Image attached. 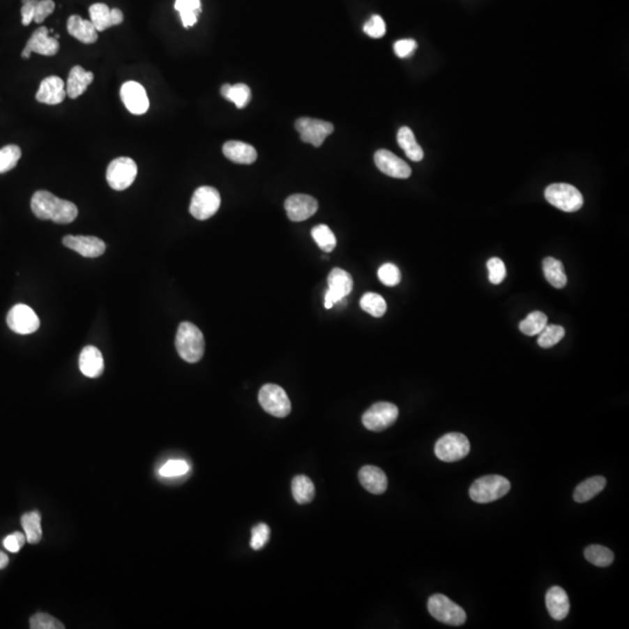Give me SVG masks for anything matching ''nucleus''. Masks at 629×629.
<instances>
[{
    "label": "nucleus",
    "mask_w": 629,
    "mask_h": 629,
    "mask_svg": "<svg viewBox=\"0 0 629 629\" xmlns=\"http://www.w3.org/2000/svg\"><path fill=\"white\" fill-rule=\"evenodd\" d=\"M93 82V74L91 71H86L79 66H75L69 73L66 92L71 99H76L83 95L89 85Z\"/></svg>",
    "instance_id": "393cba45"
},
{
    "label": "nucleus",
    "mask_w": 629,
    "mask_h": 629,
    "mask_svg": "<svg viewBox=\"0 0 629 629\" xmlns=\"http://www.w3.org/2000/svg\"><path fill=\"white\" fill-rule=\"evenodd\" d=\"M547 324H548L547 314L541 311H533L526 319L521 321L520 330L526 336H536L545 329Z\"/></svg>",
    "instance_id": "72a5a7b5"
},
{
    "label": "nucleus",
    "mask_w": 629,
    "mask_h": 629,
    "mask_svg": "<svg viewBox=\"0 0 629 629\" xmlns=\"http://www.w3.org/2000/svg\"><path fill=\"white\" fill-rule=\"evenodd\" d=\"M62 244L84 258H98L107 250V245L102 239L91 236H66Z\"/></svg>",
    "instance_id": "dca6fc26"
},
{
    "label": "nucleus",
    "mask_w": 629,
    "mask_h": 629,
    "mask_svg": "<svg viewBox=\"0 0 629 629\" xmlns=\"http://www.w3.org/2000/svg\"><path fill=\"white\" fill-rule=\"evenodd\" d=\"M545 199L564 213H576L584 204L583 195L568 183L550 184L545 192Z\"/></svg>",
    "instance_id": "20e7f679"
},
{
    "label": "nucleus",
    "mask_w": 629,
    "mask_h": 629,
    "mask_svg": "<svg viewBox=\"0 0 629 629\" xmlns=\"http://www.w3.org/2000/svg\"><path fill=\"white\" fill-rule=\"evenodd\" d=\"M22 526L25 531L26 541L31 545L39 543L43 538L41 515L39 512L26 513L22 516Z\"/></svg>",
    "instance_id": "473e14b6"
},
{
    "label": "nucleus",
    "mask_w": 629,
    "mask_h": 629,
    "mask_svg": "<svg viewBox=\"0 0 629 629\" xmlns=\"http://www.w3.org/2000/svg\"><path fill=\"white\" fill-rule=\"evenodd\" d=\"M220 93L224 98L234 103L238 109L246 107L251 100V89L243 83L238 84H224L220 88Z\"/></svg>",
    "instance_id": "7c9ffc66"
},
{
    "label": "nucleus",
    "mask_w": 629,
    "mask_h": 629,
    "mask_svg": "<svg viewBox=\"0 0 629 629\" xmlns=\"http://www.w3.org/2000/svg\"><path fill=\"white\" fill-rule=\"evenodd\" d=\"M258 399L259 403L262 404L266 413L271 414L273 416L282 418L288 416L291 411L289 397L285 392V389L281 388L280 386L273 384L262 386L259 392Z\"/></svg>",
    "instance_id": "1a4fd4ad"
},
{
    "label": "nucleus",
    "mask_w": 629,
    "mask_h": 629,
    "mask_svg": "<svg viewBox=\"0 0 629 629\" xmlns=\"http://www.w3.org/2000/svg\"><path fill=\"white\" fill-rule=\"evenodd\" d=\"M55 10V3L53 0H38L34 12V22L36 24H43Z\"/></svg>",
    "instance_id": "49530a36"
},
{
    "label": "nucleus",
    "mask_w": 629,
    "mask_h": 629,
    "mask_svg": "<svg viewBox=\"0 0 629 629\" xmlns=\"http://www.w3.org/2000/svg\"><path fill=\"white\" fill-rule=\"evenodd\" d=\"M29 626L32 629H64L62 622L47 613H38L29 619Z\"/></svg>",
    "instance_id": "a19ab883"
},
{
    "label": "nucleus",
    "mask_w": 629,
    "mask_h": 629,
    "mask_svg": "<svg viewBox=\"0 0 629 629\" xmlns=\"http://www.w3.org/2000/svg\"><path fill=\"white\" fill-rule=\"evenodd\" d=\"M33 213L39 220H52L56 224H70L77 218L78 209L73 202L56 197L50 191L39 190L31 201Z\"/></svg>",
    "instance_id": "f257e3e1"
},
{
    "label": "nucleus",
    "mask_w": 629,
    "mask_h": 629,
    "mask_svg": "<svg viewBox=\"0 0 629 629\" xmlns=\"http://www.w3.org/2000/svg\"><path fill=\"white\" fill-rule=\"evenodd\" d=\"M121 98L124 103L125 107L131 114L140 116L149 111V99L147 97V92L138 82H126L121 85Z\"/></svg>",
    "instance_id": "2eb2a0df"
},
{
    "label": "nucleus",
    "mask_w": 629,
    "mask_h": 629,
    "mask_svg": "<svg viewBox=\"0 0 629 629\" xmlns=\"http://www.w3.org/2000/svg\"><path fill=\"white\" fill-rule=\"evenodd\" d=\"M416 48V41L410 39L400 40V41H397V43H395V45H394V52H395L396 55L401 57V59H404V57L413 55V53Z\"/></svg>",
    "instance_id": "09e8293b"
},
{
    "label": "nucleus",
    "mask_w": 629,
    "mask_h": 629,
    "mask_svg": "<svg viewBox=\"0 0 629 629\" xmlns=\"http://www.w3.org/2000/svg\"><path fill=\"white\" fill-rule=\"evenodd\" d=\"M271 529L265 523H259L252 529L251 547L253 550H260L268 542Z\"/></svg>",
    "instance_id": "37998d69"
},
{
    "label": "nucleus",
    "mask_w": 629,
    "mask_h": 629,
    "mask_svg": "<svg viewBox=\"0 0 629 629\" xmlns=\"http://www.w3.org/2000/svg\"><path fill=\"white\" fill-rule=\"evenodd\" d=\"M66 96L67 92L63 79L57 76H50L43 79L36 97L38 102L48 105H57L63 102Z\"/></svg>",
    "instance_id": "aec40b11"
},
{
    "label": "nucleus",
    "mask_w": 629,
    "mask_h": 629,
    "mask_svg": "<svg viewBox=\"0 0 629 629\" xmlns=\"http://www.w3.org/2000/svg\"><path fill=\"white\" fill-rule=\"evenodd\" d=\"M329 288L324 295V307L331 309L335 304L347 298V295L354 289L352 276L342 268H333L328 276Z\"/></svg>",
    "instance_id": "9b49d317"
},
{
    "label": "nucleus",
    "mask_w": 629,
    "mask_h": 629,
    "mask_svg": "<svg viewBox=\"0 0 629 629\" xmlns=\"http://www.w3.org/2000/svg\"><path fill=\"white\" fill-rule=\"evenodd\" d=\"M68 33L75 39L85 43L91 45L98 40V31L91 22L84 20L79 15H74L69 17L67 22Z\"/></svg>",
    "instance_id": "5701e85b"
},
{
    "label": "nucleus",
    "mask_w": 629,
    "mask_h": 629,
    "mask_svg": "<svg viewBox=\"0 0 629 629\" xmlns=\"http://www.w3.org/2000/svg\"><path fill=\"white\" fill-rule=\"evenodd\" d=\"M22 158V149L17 145H8L0 149V174L8 173L17 166Z\"/></svg>",
    "instance_id": "58836bf2"
},
{
    "label": "nucleus",
    "mask_w": 629,
    "mask_h": 629,
    "mask_svg": "<svg viewBox=\"0 0 629 629\" xmlns=\"http://www.w3.org/2000/svg\"><path fill=\"white\" fill-rule=\"evenodd\" d=\"M90 22L93 24L98 32L111 29L114 26L121 25L124 22V15L119 8H110L107 5L93 4L89 8Z\"/></svg>",
    "instance_id": "6ab92c4d"
},
{
    "label": "nucleus",
    "mask_w": 629,
    "mask_h": 629,
    "mask_svg": "<svg viewBox=\"0 0 629 629\" xmlns=\"http://www.w3.org/2000/svg\"><path fill=\"white\" fill-rule=\"evenodd\" d=\"M22 25L29 26L34 20V12H36L38 0H22Z\"/></svg>",
    "instance_id": "8fccbe9b"
},
{
    "label": "nucleus",
    "mask_w": 629,
    "mask_h": 629,
    "mask_svg": "<svg viewBox=\"0 0 629 629\" xmlns=\"http://www.w3.org/2000/svg\"><path fill=\"white\" fill-rule=\"evenodd\" d=\"M224 156L234 163L251 165L255 162L258 154L255 147L241 142H227L223 146Z\"/></svg>",
    "instance_id": "a878e982"
},
{
    "label": "nucleus",
    "mask_w": 629,
    "mask_h": 629,
    "mask_svg": "<svg viewBox=\"0 0 629 629\" xmlns=\"http://www.w3.org/2000/svg\"><path fill=\"white\" fill-rule=\"evenodd\" d=\"M605 486H606V479L604 477L596 476V477L589 478L577 486L575 493H573V499H575V501L579 502V503L589 501L596 495L599 494L604 490Z\"/></svg>",
    "instance_id": "cd10ccee"
},
{
    "label": "nucleus",
    "mask_w": 629,
    "mask_h": 629,
    "mask_svg": "<svg viewBox=\"0 0 629 629\" xmlns=\"http://www.w3.org/2000/svg\"><path fill=\"white\" fill-rule=\"evenodd\" d=\"M138 175V166L135 160L126 156L111 161L107 169V181L114 190L123 191L131 187Z\"/></svg>",
    "instance_id": "0eeeda50"
},
{
    "label": "nucleus",
    "mask_w": 629,
    "mask_h": 629,
    "mask_svg": "<svg viewBox=\"0 0 629 629\" xmlns=\"http://www.w3.org/2000/svg\"><path fill=\"white\" fill-rule=\"evenodd\" d=\"M374 162L382 173L395 179H408L411 175V168L399 156L387 149H380L375 153Z\"/></svg>",
    "instance_id": "a211bd4d"
},
{
    "label": "nucleus",
    "mask_w": 629,
    "mask_h": 629,
    "mask_svg": "<svg viewBox=\"0 0 629 629\" xmlns=\"http://www.w3.org/2000/svg\"><path fill=\"white\" fill-rule=\"evenodd\" d=\"M297 131L300 132L301 140L308 142L314 147H319L323 142L333 133V125L329 121L312 119V118H300L295 124Z\"/></svg>",
    "instance_id": "f8f14e48"
},
{
    "label": "nucleus",
    "mask_w": 629,
    "mask_h": 629,
    "mask_svg": "<svg viewBox=\"0 0 629 629\" xmlns=\"http://www.w3.org/2000/svg\"><path fill=\"white\" fill-rule=\"evenodd\" d=\"M585 559L593 566L606 568L614 561V555L609 549L603 545H593L585 549Z\"/></svg>",
    "instance_id": "f704fd0d"
},
{
    "label": "nucleus",
    "mask_w": 629,
    "mask_h": 629,
    "mask_svg": "<svg viewBox=\"0 0 629 629\" xmlns=\"http://www.w3.org/2000/svg\"><path fill=\"white\" fill-rule=\"evenodd\" d=\"M488 279L493 285H500L506 278V266L501 259L491 258L487 262Z\"/></svg>",
    "instance_id": "c03bdc74"
},
{
    "label": "nucleus",
    "mask_w": 629,
    "mask_h": 629,
    "mask_svg": "<svg viewBox=\"0 0 629 629\" xmlns=\"http://www.w3.org/2000/svg\"><path fill=\"white\" fill-rule=\"evenodd\" d=\"M379 280L387 287H394L401 281V272L394 264H384L378 271Z\"/></svg>",
    "instance_id": "79ce46f5"
},
{
    "label": "nucleus",
    "mask_w": 629,
    "mask_h": 629,
    "mask_svg": "<svg viewBox=\"0 0 629 629\" xmlns=\"http://www.w3.org/2000/svg\"><path fill=\"white\" fill-rule=\"evenodd\" d=\"M285 208L290 220L303 222L314 216L319 209V203L309 195L295 194L287 198Z\"/></svg>",
    "instance_id": "f3484780"
},
{
    "label": "nucleus",
    "mask_w": 629,
    "mask_h": 629,
    "mask_svg": "<svg viewBox=\"0 0 629 629\" xmlns=\"http://www.w3.org/2000/svg\"><path fill=\"white\" fill-rule=\"evenodd\" d=\"M428 611L436 620L446 625L462 626L467 621V613L463 608L444 594H434L429 598Z\"/></svg>",
    "instance_id": "39448f33"
},
{
    "label": "nucleus",
    "mask_w": 629,
    "mask_h": 629,
    "mask_svg": "<svg viewBox=\"0 0 629 629\" xmlns=\"http://www.w3.org/2000/svg\"><path fill=\"white\" fill-rule=\"evenodd\" d=\"M189 469H190L189 464L185 460H174L167 462L163 467H161L159 473L161 477L176 478L187 474Z\"/></svg>",
    "instance_id": "ea45409f"
},
{
    "label": "nucleus",
    "mask_w": 629,
    "mask_h": 629,
    "mask_svg": "<svg viewBox=\"0 0 629 629\" xmlns=\"http://www.w3.org/2000/svg\"><path fill=\"white\" fill-rule=\"evenodd\" d=\"M8 326L18 335H31L40 328V319L36 311L26 304H17L8 311Z\"/></svg>",
    "instance_id": "ddd939ff"
},
{
    "label": "nucleus",
    "mask_w": 629,
    "mask_h": 629,
    "mask_svg": "<svg viewBox=\"0 0 629 629\" xmlns=\"http://www.w3.org/2000/svg\"><path fill=\"white\" fill-rule=\"evenodd\" d=\"M543 273H545V279L552 287H555L557 289H562L566 286L568 276H566L562 262L552 258V257L545 258L543 260Z\"/></svg>",
    "instance_id": "c85d7f7f"
},
{
    "label": "nucleus",
    "mask_w": 629,
    "mask_h": 629,
    "mask_svg": "<svg viewBox=\"0 0 629 629\" xmlns=\"http://www.w3.org/2000/svg\"><path fill=\"white\" fill-rule=\"evenodd\" d=\"M397 142L400 147L403 149V152L406 153V156L414 162H420L423 159L425 156L423 149L417 144L415 135L409 128L403 126L400 128L397 132Z\"/></svg>",
    "instance_id": "bb28decb"
},
{
    "label": "nucleus",
    "mask_w": 629,
    "mask_h": 629,
    "mask_svg": "<svg viewBox=\"0 0 629 629\" xmlns=\"http://www.w3.org/2000/svg\"><path fill=\"white\" fill-rule=\"evenodd\" d=\"M175 347L184 361L195 364L201 361L204 354V336L197 326L190 322L181 323L177 329Z\"/></svg>",
    "instance_id": "f03ea898"
},
{
    "label": "nucleus",
    "mask_w": 629,
    "mask_h": 629,
    "mask_svg": "<svg viewBox=\"0 0 629 629\" xmlns=\"http://www.w3.org/2000/svg\"><path fill=\"white\" fill-rule=\"evenodd\" d=\"M359 481L363 487L372 494L385 493L388 486V480L386 473L381 469L373 465H366L359 471Z\"/></svg>",
    "instance_id": "4be33fe9"
},
{
    "label": "nucleus",
    "mask_w": 629,
    "mask_h": 629,
    "mask_svg": "<svg viewBox=\"0 0 629 629\" xmlns=\"http://www.w3.org/2000/svg\"><path fill=\"white\" fill-rule=\"evenodd\" d=\"M364 32L366 33L368 36L374 38V39H380V38H382V36H385L386 33V25L384 19H382L380 15H372L370 20L365 24Z\"/></svg>",
    "instance_id": "a18cd8bd"
},
{
    "label": "nucleus",
    "mask_w": 629,
    "mask_h": 629,
    "mask_svg": "<svg viewBox=\"0 0 629 629\" xmlns=\"http://www.w3.org/2000/svg\"><path fill=\"white\" fill-rule=\"evenodd\" d=\"M545 604L549 614L555 620H563L569 614L570 601L566 591L562 587L552 586L549 589L545 596Z\"/></svg>",
    "instance_id": "b1692460"
},
{
    "label": "nucleus",
    "mask_w": 629,
    "mask_h": 629,
    "mask_svg": "<svg viewBox=\"0 0 629 629\" xmlns=\"http://www.w3.org/2000/svg\"><path fill=\"white\" fill-rule=\"evenodd\" d=\"M220 195L217 189L208 185L199 187L192 195L189 211L196 220H209L220 210Z\"/></svg>",
    "instance_id": "423d86ee"
},
{
    "label": "nucleus",
    "mask_w": 629,
    "mask_h": 629,
    "mask_svg": "<svg viewBox=\"0 0 629 629\" xmlns=\"http://www.w3.org/2000/svg\"><path fill=\"white\" fill-rule=\"evenodd\" d=\"M311 236L316 241V244L319 245V248L326 253L333 252L336 248V236L333 234V231L330 230L328 225L321 224V225L314 227L311 231Z\"/></svg>",
    "instance_id": "c9c22d12"
},
{
    "label": "nucleus",
    "mask_w": 629,
    "mask_h": 629,
    "mask_svg": "<svg viewBox=\"0 0 629 629\" xmlns=\"http://www.w3.org/2000/svg\"><path fill=\"white\" fill-rule=\"evenodd\" d=\"M60 50V43L55 38H50V31L43 26L33 33L22 50V56L29 59L32 53L40 54L43 56H54Z\"/></svg>",
    "instance_id": "4468645a"
},
{
    "label": "nucleus",
    "mask_w": 629,
    "mask_h": 629,
    "mask_svg": "<svg viewBox=\"0 0 629 629\" xmlns=\"http://www.w3.org/2000/svg\"><path fill=\"white\" fill-rule=\"evenodd\" d=\"M510 490V483L502 476H484L471 485L470 497L478 503H488L505 497Z\"/></svg>",
    "instance_id": "7ed1b4c3"
},
{
    "label": "nucleus",
    "mask_w": 629,
    "mask_h": 629,
    "mask_svg": "<svg viewBox=\"0 0 629 629\" xmlns=\"http://www.w3.org/2000/svg\"><path fill=\"white\" fill-rule=\"evenodd\" d=\"M8 564V557L5 552H0V569H4Z\"/></svg>",
    "instance_id": "3c124183"
},
{
    "label": "nucleus",
    "mask_w": 629,
    "mask_h": 629,
    "mask_svg": "<svg viewBox=\"0 0 629 629\" xmlns=\"http://www.w3.org/2000/svg\"><path fill=\"white\" fill-rule=\"evenodd\" d=\"M174 8L180 13L184 29H189L197 22L202 12L201 0H176Z\"/></svg>",
    "instance_id": "c756f323"
},
{
    "label": "nucleus",
    "mask_w": 629,
    "mask_h": 629,
    "mask_svg": "<svg viewBox=\"0 0 629 629\" xmlns=\"http://www.w3.org/2000/svg\"><path fill=\"white\" fill-rule=\"evenodd\" d=\"M538 335H540L538 340V345L543 349H549V347H555L556 344L563 340V337L566 336V330L561 326L547 324L545 329L542 330Z\"/></svg>",
    "instance_id": "4c0bfd02"
},
{
    "label": "nucleus",
    "mask_w": 629,
    "mask_h": 629,
    "mask_svg": "<svg viewBox=\"0 0 629 629\" xmlns=\"http://www.w3.org/2000/svg\"><path fill=\"white\" fill-rule=\"evenodd\" d=\"M399 409L391 402H378L363 415V425L371 432H382L395 423Z\"/></svg>",
    "instance_id": "9d476101"
},
{
    "label": "nucleus",
    "mask_w": 629,
    "mask_h": 629,
    "mask_svg": "<svg viewBox=\"0 0 629 629\" xmlns=\"http://www.w3.org/2000/svg\"><path fill=\"white\" fill-rule=\"evenodd\" d=\"M78 366L82 373L88 378H98L104 371V359L102 352L97 347H85L78 359Z\"/></svg>",
    "instance_id": "412c9836"
},
{
    "label": "nucleus",
    "mask_w": 629,
    "mask_h": 629,
    "mask_svg": "<svg viewBox=\"0 0 629 629\" xmlns=\"http://www.w3.org/2000/svg\"><path fill=\"white\" fill-rule=\"evenodd\" d=\"M25 535L22 534V533H19V531H15L13 534L8 535L4 538L3 545H4L5 548L8 549V552H18L25 545Z\"/></svg>",
    "instance_id": "de8ad7c7"
},
{
    "label": "nucleus",
    "mask_w": 629,
    "mask_h": 629,
    "mask_svg": "<svg viewBox=\"0 0 629 629\" xmlns=\"http://www.w3.org/2000/svg\"><path fill=\"white\" fill-rule=\"evenodd\" d=\"M470 453V442L467 436L460 432H450L436 442L435 453L439 460L453 463L463 460Z\"/></svg>",
    "instance_id": "6e6552de"
},
{
    "label": "nucleus",
    "mask_w": 629,
    "mask_h": 629,
    "mask_svg": "<svg viewBox=\"0 0 629 629\" xmlns=\"http://www.w3.org/2000/svg\"><path fill=\"white\" fill-rule=\"evenodd\" d=\"M291 492L297 503H309L314 498V483L307 476H296L291 483Z\"/></svg>",
    "instance_id": "2f4dec72"
},
{
    "label": "nucleus",
    "mask_w": 629,
    "mask_h": 629,
    "mask_svg": "<svg viewBox=\"0 0 629 629\" xmlns=\"http://www.w3.org/2000/svg\"><path fill=\"white\" fill-rule=\"evenodd\" d=\"M361 307L373 317H382L387 310L385 298L375 293H366L361 297Z\"/></svg>",
    "instance_id": "e433bc0d"
}]
</instances>
